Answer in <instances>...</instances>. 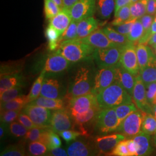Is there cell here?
Masks as SVG:
<instances>
[{"label": "cell", "mask_w": 156, "mask_h": 156, "mask_svg": "<svg viewBox=\"0 0 156 156\" xmlns=\"http://www.w3.org/2000/svg\"><path fill=\"white\" fill-rule=\"evenodd\" d=\"M97 104V95L91 93L69 98L68 102L67 109L73 116L87 111Z\"/></svg>", "instance_id": "cell-8"}, {"label": "cell", "mask_w": 156, "mask_h": 156, "mask_svg": "<svg viewBox=\"0 0 156 156\" xmlns=\"http://www.w3.org/2000/svg\"><path fill=\"white\" fill-rule=\"evenodd\" d=\"M144 28L140 19H136L132 26L130 33L127 35L129 41L134 43L138 42L144 35Z\"/></svg>", "instance_id": "cell-35"}, {"label": "cell", "mask_w": 156, "mask_h": 156, "mask_svg": "<svg viewBox=\"0 0 156 156\" xmlns=\"http://www.w3.org/2000/svg\"><path fill=\"white\" fill-rule=\"evenodd\" d=\"M117 66V65H116ZM116 66L100 68L95 74L92 93L98 94L115 82Z\"/></svg>", "instance_id": "cell-11"}, {"label": "cell", "mask_w": 156, "mask_h": 156, "mask_svg": "<svg viewBox=\"0 0 156 156\" xmlns=\"http://www.w3.org/2000/svg\"><path fill=\"white\" fill-rule=\"evenodd\" d=\"M78 39L83 42L84 43L93 46L95 49H104L116 46H120L112 42L108 38L106 34L103 32L102 29H97L86 37Z\"/></svg>", "instance_id": "cell-17"}, {"label": "cell", "mask_w": 156, "mask_h": 156, "mask_svg": "<svg viewBox=\"0 0 156 156\" xmlns=\"http://www.w3.org/2000/svg\"><path fill=\"white\" fill-rule=\"evenodd\" d=\"M24 86V78L19 73L1 75L0 94L6 90Z\"/></svg>", "instance_id": "cell-20"}, {"label": "cell", "mask_w": 156, "mask_h": 156, "mask_svg": "<svg viewBox=\"0 0 156 156\" xmlns=\"http://www.w3.org/2000/svg\"><path fill=\"white\" fill-rule=\"evenodd\" d=\"M45 74L46 72L44 70H43L39 76L34 82L29 94L27 95L28 103L35 100L38 97L39 95H40L43 82L45 78Z\"/></svg>", "instance_id": "cell-32"}, {"label": "cell", "mask_w": 156, "mask_h": 156, "mask_svg": "<svg viewBox=\"0 0 156 156\" xmlns=\"http://www.w3.org/2000/svg\"><path fill=\"white\" fill-rule=\"evenodd\" d=\"M153 114L156 119V105L153 106Z\"/></svg>", "instance_id": "cell-61"}, {"label": "cell", "mask_w": 156, "mask_h": 156, "mask_svg": "<svg viewBox=\"0 0 156 156\" xmlns=\"http://www.w3.org/2000/svg\"><path fill=\"white\" fill-rule=\"evenodd\" d=\"M28 104L42 106L50 110H57L65 108L66 102L62 99H54L39 96L37 99Z\"/></svg>", "instance_id": "cell-25"}, {"label": "cell", "mask_w": 156, "mask_h": 156, "mask_svg": "<svg viewBox=\"0 0 156 156\" xmlns=\"http://www.w3.org/2000/svg\"><path fill=\"white\" fill-rule=\"evenodd\" d=\"M23 87H16L10 89L6 90L0 94L1 104L13 100L18 97L22 95Z\"/></svg>", "instance_id": "cell-41"}, {"label": "cell", "mask_w": 156, "mask_h": 156, "mask_svg": "<svg viewBox=\"0 0 156 156\" xmlns=\"http://www.w3.org/2000/svg\"><path fill=\"white\" fill-rule=\"evenodd\" d=\"M69 9L62 8L60 12L50 20L49 24L62 35L72 22Z\"/></svg>", "instance_id": "cell-21"}, {"label": "cell", "mask_w": 156, "mask_h": 156, "mask_svg": "<svg viewBox=\"0 0 156 156\" xmlns=\"http://www.w3.org/2000/svg\"><path fill=\"white\" fill-rule=\"evenodd\" d=\"M123 46H116L104 49H95L92 55L100 68L114 67L120 62Z\"/></svg>", "instance_id": "cell-4"}, {"label": "cell", "mask_w": 156, "mask_h": 156, "mask_svg": "<svg viewBox=\"0 0 156 156\" xmlns=\"http://www.w3.org/2000/svg\"><path fill=\"white\" fill-rule=\"evenodd\" d=\"M135 20H136L129 19V20H128V21L122 24L118 25L116 26H113V28H114L116 31H117V32H119V33L127 36L129 33H130L132 26Z\"/></svg>", "instance_id": "cell-47"}, {"label": "cell", "mask_w": 156, "mask_h": 156, "mask_svg": "<svg viewBox=\"0 0 156 156\" xmlns=\"http://www.w3.org/2000/svg\"><path fill=\"white\" fill-rule=\"evenodd\" d=\"M120 63L128 72L137 76L140 73V67L137 59L136 46L129 42L124 45L121 53Z\"/></svg>", "instance_id": "cell-9"}, {"label": "cell", "mask_w": 156, "mask_h": 156, "mask_svg": "<svg viewBox=\"0 0 156 156\" xmlns=\"http://www.w3.org/2000/svg\"><path fill=\"white\" fill-rule=\"evenodd\" d=\"M136 51L140 70L148 64L154 53L148 46L142 44H138L136 46Z\"/></svg>", "instance_id": "cell-27"}, {"label": "cell", "mask_w": 156, "mask_h": 156, "mask_svg": "<svg viewBox=\"0 0 156 156\" xmlns=\"http://www.w3.org/2000/svg\"><path fill=\"white\" fill-rule=\"evenodd\" d=\"M153 22L156 23V15H155L154 16V20H153Z\"/></svg>", "instance_id": "cell-63"}, {"label": "cell", "mask_w": 156, "mask_h": 156, "mask_svg": "<svg viewBox=\"0 0 156 156\" xmlns=\"http://www.w3.org/2000/svg\"><path fill=\"white\" fill-rule=\"evenodd\" d=\"M131 17L130 5L123 6L115 15V19L112 22V26H116L128 21Z\"/></svg>", "instance_id": "cell-36"}, {"label": "cell", "mask_w": 156, "mask_h": 156, "mask_svg": "<svg viewBox=\"0 0 156 156\" xmlns=\"http://www.w3.org/2000/svg\"><path fill=\"white\" fill-rule=\"evenodd\" d=\"M62 144V140H60V137L58 136V135L55 132L51 131L50 136H49V145H48L49 149L54 148V147H60Z\"/></svg>", "instance_id": "cell-50"}, {"label": "cell", "mask_w": 156, "mask_h": 156, "mask_svg": "<svg viewBox=\"0 0 156 156\" xmlns=\"http://www.w3.org/2000/svg\"><path fill=\"white\" fill-rule=\"evenodd\" d=\"M138 0H132V3H134V2H136V1H138Z\"/></svg>", "instance_id": "cell-64"}, {"label": "cell", "mask_w": 156, "mask_h": 156, "mask_svg": "<svg viewBox=\"0 0 156 156\" xmlns=\"http://www.w3.org/2000/svg\"><path fill=\"white\" fill-rule=\"evenodd\" d=\"M152 143L153 144V145H154V146L156 147V134H154L153 136Z\"/></svg>", "instance_id": "cell-60"}, {"label": "cell", "mask_w": 156, "mask_h": 156, "mask_svg": "<svg viewBox=\"0 0 156 156\" xmlns=\"http://www.w3.org/2000/svg\"><path fill=\"white\" fill-rule=\"evenodd\" d=\"M145 112L137 110L125 118L116 132L124 135L126 138H133L142 131V125Z\"/></svg>", "instance_id": "cell-6"}, {"label": "cell", "mask_w": 156, "mask_h": 156, "mask_svg": "<svg viewBox=\"0 0 156 156\" xmlns=\"http://www.w3.org/2000/svg\"><path fill=\"white\" fill-rule=\"evenodd\" d=\"M22 110H11L1 112V123L10 124L17 119Z\"/></svg>", "instance_id": "cell-44"}, {"label": "cell", "mask_w": 156, "mask_h": 156, "mask_svg": "<svg viewBox=\"0 0 156 156\" xmlns=\"http://www.w3.org/2000/svg\"><path fill=\"white\" fill-rule=\"evenodd\" d=\"M63 8L70 9L79 0H62Z\"/></svg>", "instance_id": "cell-57"}, {"label": "cell", "mask_w": 156, "mask_h": 156, "mask_svg": "<svg viewBox=\"0 0 156 156\" xmlns=\"http://www.w3.org/2000/svg\"><path fill=\"white\" fill-rule=\"evenodd\" d=\"M102 30L103 32L106 34L108 38L116 45L124 46L129 42L127 36L119 33L113 28L111 27H105Z\"/></svg>", "instance_id": "cell-29"}, {"label": "cell", "mask_w": 156, "mask_h": 156, "mask_svg": "<svg viewBox=\"0 0 156 156\" xmlns=\"http://www.w3.org/2000/svg\"><path fill=\"white\" fill-rule=\"evenodd\" d=\"M50 109L42 106L27 104L22 111L27 115L35 126L38 127H49L52 113Z\"/></svg>", "instance_id": "cell-7"}, {"label": "cell", "mask_w": 156, "mask_h": 156, "mask_svg": "<svg viewBox=\"0 0 156 156\" xmlns=\"http://www.w3.org/2000/svg\"><path fill=\"white\" fill-rule=\"evenodd\" d=\"M127 145L129 152V156H137L136 146L134 140L133 138H129L128 140H127Z\"/></svg>", "instance_id": "cell-53"}, {"label": "cell", "mask_w": 156, "mask_h": 156, "mask_svg": "<svg viewBox=\"0 0 156 156\" xmlns=\"http://www.w3.org/2000/svg\"><path fill=\"white\" fill-rule=\"evenodd\" d=\"M48 128L49 127L42 128L36 127L28 129L26 135L23 137V140L28 142L33 141H40Z\"/></svg>", "instance_id": "cell-40"}, {"label": "cell", "mask_w": 156, "mask_h": 156, "mask_svg": "<svg viewBox=\"0 0 156 156\" xmlns=\"http://www.w3.org/2000/svg\"><path fill=\"white\" fill-rule=\"evenodd\" d=\"M9 132V126L7 124L1 123L0 127V138L1 139L3 138L7 133Z\"/></svg>", "instance_id": "cell-56"}, {"label": "cell", "mask_w": 156, "mask_h": 156, "mask_svg": "<svg viewBox=\"0 0 156 156\" xmlns=\"http://www.w3.org/2000/svg\"><path fill=\"white\" fill-rule=\"evenodd\" d=\"M95 73L91 68L80 67L70 84L66 97L71 98L93 93Z\"/></svg>", "instance_id": "cell-3"}, {"label": "cell", "mask_w": 156, "mask_h": 156, "mask_svg": "<svg viewBox=\"0 0 156 156\" xmlns=\"http://www.w3.org/2000/svg\"><path fill=\"white\" fill-rule=\"evenodd\" d=\"M147 44L150 46H152L156 45V33L151 36V37L147 42Z\"/></svg>", "instance_id": "cell-58"}, {"label": "cell", "mask_w": 156, "mask_h": 156, "mask_svg": "<svg viewBox=\"0 0 156 156\" xmlns=\"http://www.w3.org/2000/svg\"><path fill=\"white\" fill-rule=\"evenodd\" d=\"M140 75L145 86L156 82V56L154 55L146 67L140 70Z\"/></svg>", "instance_id": "cell-24"}, {"label": "cell", "mask_w": 156, "mask_h": 156, "mask_svg": "<svg viewBox=\"0 0 156 156\" xmlns=\"http://www.w3.org/2000/svg\"><path fill=\"white\" fill-rule=\"evenodd\" d=\"M109 154L112 156H129L127 145V140L120 141Z\"/></svg>", "instance_id": "cell-45"}, {"label": "cell", "mask_w": 156, "mask_h": 156, "mask_svg": "<svg viewBox=\"0 0 156 156\" xmlns=\"http://www.w3.org/2000/svg\"><path fill=\"white\" fill-rule=\"evenodd\" d=\"M126 136L121 133L97 136L94 139V145L98 154H110L116 145Z\"/></svg>", "instance_id": "cell-14"}, {"label": "cell", "mask_w": 156, "mask_h": 156, "mask_svg": "<svg viewBox=\"0 0 156 156\" xmlns=\"http://www.w3.org/2000/svg\"><path fill=\"white\" fill-rule=\"evenodd\" d=\"M58 134L67 143L71 142L73 140H76L78 136L81 135L80 132L74 129H73L72 130L68 129L66 131H63L59 133Z\"/></svg>", "instance_id": "cell-46"}, {"label": "cell", "mask_w": 156, "mask_h": 156, "mask_svg": "<svg viewBox=\"0 0 156 156\" xmlns=\"http://www.w3.org/2000/svg\"><path fill=\"white\" fill-rule=\"evenodd\" d=\"M120 124L115 108L103 109L97 117L94 129L99 134H108L116 131Z\"/></svg>", "instance_id": "cell-5"}, {"label": "cell", "mask_w": 156, "mask_h": 156, "mask_svg": "<svg viewBox=\"0 0 156 156\" xmlns=\"http://www.w3.org/2000/svg\"><path fill=\"white\" fill-rule=\"evenodd\" d=\"M69 11L72 20L77 22L93 16L96 12V0H79Z\"/></svg>", "instance_id": "cell-13"}, {"label": "cell", "mask_w": 156, "mask_h": 156, "mask_svg": "<svg viewBox=\"0 0 156 156\" xmlns=\"http://www.w3.org/2000/svg\"><path fill=\"white\" fill-rule=\"evenodd\" d=\"M146 13L152 16L156 15V0H148Z\"/></svg>", "instance_id": "cell-54"}, {"label": "cell", "mask_w": 156, "mask_h": 156, "mask_svg": "<svg viewBox=\"0 0 156 156\" xmlns=\"http://www.w3.org/2000/svg\"><path fill=\"white\" fill-rule=\"evenodd\" d=\"M70 64L64 56L55 51L47 57L44 70L46 73H62L69 67Z\"/></svg>", "instance_id": "cell-16"}, {"label": "cell", "mask_w": 156, "mask_h": 156, "mask_svg": "<svg viewBox=\"0 0 156 156\" xmlns=\"http://www.w3.org/2000/svg\"><path fill=\"white\" fill-rule=\"evenodd\" d=\"M45 36L48 41V49L50 51H54L57 49L59 46V40L61 35L51 25L49 24L45 31Z\"/></svg>", "instance_id": "cell-31"}, {"label": "cell", "mask_w": 156, "mask_h": 156, "mask_svg": "<svg viewBox=\"0 0 156 156\" xmlns=\"http://www.w3.org/2000/svg\"><path fill=\"white\" fill-rule=\"evenodd\" d=\"M146 89L145 84L139 73L135 77V83L132 95L133 100L140 110L147 113L153 114V106L147 100Z\"/></svg>", "instance_id": "cell-12"}, {"label": "cell", "mask_w": 156, "mask_h": 156, "mask_svg": "<svg viewBox=\"0 0 156 156\" xmlns=\"http://www.w3.org/2000/svg\"><path fill=\"white\" fill-rule=\"evenodd\" d=\"M29 155L31 156H46L49 151L48 146L40 141H33L29 143L28 146Z\"/></svg>", "instance_id": "cell-33"}, {"label": "cell", "mask_w": 156, "mask_h": 156, "mask_svg": "<svg viewBox=\"0 0 156 156\" xmlns=\"http://www.w3.org/2000/svg\"><path fill=\"white\" fill-rule=\"evenodd\" d=\"M67 153L70 156H94L98 153L94 145L83 140L72 142L67 147Z\"/></svg>", "instance_id": "cell-18"}, {"label": "cell", "mask_w": 156, "mask_h": 156, "mask_svg": "<svg viewBox=\"0 0 156 156\" xmlns=\"http://www.w3.org/2000/svg\"><path fill=\"white\" fill-rule=\"evenodd\" d=\"M132 3V0H115V15L123 6L130 5Z\"/></svg>", "instance_id": "cell-55"}, {"label": "cell", "mask_w": 156, "mask_h": 156, "mask_svg": "<svg viewBox=\"0 0 156 156\" xmlns=\"http://www.w3.org/2000/svg\"><path fill=\"white\" fill-rule=\"evenodd\" d=\"M78 37V22L72 20V22L60 36L59 44L64 41L77 39ZM60 45V44H59Z\"/></svg>", "instance_id": "cell-38"}, {"label": "cell", "mask_w": 156, "mask_h": 156, "mask_svg": "<svg viewBox=\"0 0 156 156\" xmlns=\"http://www.w3.org/2000/svg\"><path fill=\"white\" fill-rule=\"evenodd\" d=\"M140 20L142 23V26L144 28V31H145L144 33H145L151 28L154 20V16L146 13L144 16L140 18Z\"/></svg>", "instance_id": "cell-51"}, {"label": "cell", "mask_w": 156, "mask_h": 156, "mask_svg": "<svg viewBox=\"0 0 156 156\" xmlns=\"http://www.w3.org/2000/svg\"><path fill=\"white\" fill-rule=\"evenodd\" d=\"M94 50L93 46L76 39L60 43L56 51L71 62L75 63L89 58Z\"/></svg>", "instance_id": "cell-2"}, {"label": "cell", "mask_w": 156, "mask_h": 156, "mask_svg": "<svg viewBox=\"0 0 156 156\" xmlns=\"http://www.w3.org/2000/svg\"><path fill=\"white\" fill-rule=\"evenodd\" d=\"M27 155L24 145L22 144L9 145L1 153V156H25Z\"/></svg>", "instance_id": "cell-39"}, {"label": "cell", "mask_w": 156, "mask_h": 156, "mask_svg": "<svg viewBox=\"0 0 156 156\" xmlns=\"http://www.w3.org/2000/svg\"><path fill=\"white\" fill-rule=\"evenodd\" d=\"M97 100L102 109L133 103L132 96L116 82L97 95Z\"/></svg>", "instance_id": "cell-1"}, {"label": "cell", "mask_w": 156, "mask_h": 156, "mask_svg": "<svg viewBox=\"0 0 156 156\" xmlns=\"http://www.w3.org/2000/svg\"><path fill=\"white\" fill-rule=\"evenodd\" d=\"M27 96L22 95L9 102L1 104V112L11 110H22L28 104Z\"/></svg>", "instance_id": "cell-28"}, {"label": "cell", "mask_w": 156, "mask_h": 156, "mask_svg": "<svg viewBox=\"0 0 156 156\" xmlns=\"http://www.w3.org/2000/svg\"><path fill=\"white\" fill-rule=\"evenodd\" d=\"M153 49H154V51H155V54H156V45H154V46H153Z\"/></svg>", "instance_id": "cell-62"}, {"label": "cell", "mask_w": 156, "mask_h": 156, "mask_svg": "<svg viewBox=\"0 0 156 156\" xmlns=\"http://www.w3.org/2000/svg\"><path fill=\"white\" fill-rule=\"evenodd\" d=\"M146 88V97L152 106L156 105V82L149 84Z\"/></svg>", "instance_id": "cell-48"}, {"label": "cell", "mask_w": 156, "mask_h": 156, "mask_svg": "<svg viewBox=\"0 0 156 156\" xmlns=\"http://www.w3.org/2000/svg\"><path fill=\"white\" fill-rule=\"evenodd\" d=\"M147 1L148 0H138L130 4V19L136 20L146 14Z\"/></svg>", "instance_id": "cell-30"}, {"label": "cell", "mask_w": 156, "mask_h": 156, "mask_svg": "<svg viewBox=\"0 0 156 156\" xmlns=\"http://www.w3.org/2000/svg\"><path fill=\"white\" fill-rule=\"evenodd\" d=\"M74 121L73 117L66 108L54 110L51 115L50 129L56 133L73 129Z\"/></svg>", "instance_id": "cell-10"}, {"label": "cell", "mask_w": 156, "mask_h": 156, "mask_svg": "<svg viewBox=\"0 0 156 156\" xmlns=\"http://www.w3.org/2000/svg\"><path fill=\"white\" fill-rule=\"evenodd\" d=\"M61 8L51 0H44V11L47 19L50 20L61 11Z\"/></svg>", "instance_id": "cell-43"}, {"label": "cell", "mask_w": 156, "mask_h": 156, "mask_svg": "<svg viewBox=\"0 0 156 156\" xmlns=\"http://www.w3.org/2000/svg\"><path fill=\"white\" fill-rule=\"evenodd\" d=\"M136 107L137 106H135L134 103H131L115 108L120 123H122L123 120L127 117L128 115L136 111L138 109V108H136Z\"/></svg>", "instance_id": "cell-37"}, {"label": "cell", "mask_w": 156, "mask_h": 156, "mask_svg": "<svg viewBox=\"0 0 156 156\" xmlns=\"http://www.w3.org/2000/svg\"><path fill=\"white\" fill-rule=\"evenodd\" d=\"M28 129L19 122H13L9 125V133L16 138L24 137L28 132Z\"/></svg>", "instance_id": "cell-42"}, {"label": "cell", "mask_w": 156, "mask_h": 156, "mask_svg": "<svg viewBox=\"0 0 156 156\" xmlns=\"http://www.w3.org/2000/svg\"><path fill=\"white\" fill-rule=\"evenodd\" d=\"M142 131L151 135L156 134V119L153 114L145 113L142 125Z\"/></svg>", "instance_id": "cell-34"}, {"label": "cell", "mask_w": 156, "mask_h": 156, "mask_svg": "<svg viewBox=\"0 0 156 156\" xmlns=\"http://www.w3.org/2000/svg\"><path fill=\"white\" fill-rule=\"evenodd\" d=\"M115 67V82L120 84L132 96L136 76L126 70L120 62Z\"/></svg>", "instance_id": "cell-19"}, {"label": "cell", "mask_w": 156, "mask_h": 156, "mask_svg": "<svg viewBox=\"0 0 156 156\" xmlns=\"http://www.w3.org/2000/svg\"><path fill=\"white\" fill-rule=\"evenodd\" d=\"M98 26L99 23L93 16L84 19L78 22L77 39H82L86 37L97 30Z\"/></svg>", "instance_id": "cell-23"}, {"label": "cell", "mask_w": 156, "mask_h": 156, "mask_svg": "<svg viewBox=\"0 0 156 156\" xmlns=\"http://www.w3.org/2000/svg\"><path fill=\"white\" fill-rule=\"evenodd\" d=\"M17 120L19 123H21L28 129H30L31 128L37 127L35 126V124L33 122V121L31 120L30 117H29L28 115H26V113H23L22 111L20 112Z\"/></svg>", "instance_id": "cell-49"}, {"label": "cell", "mask_w": 156, "mask_h": 156, "mask_svg": "<svg viewBox=\"0 0 156 156\" xmlns=\"http://www.w3.org/2000/svg\"><path fill=\"white\" fill-rule=\"evenodd\" d=\"M65 95V89L57 79L45 78L40 96L54 99H62Z\"/></svg>", "instance_id": "cell-15"}, {"label": "cell", "mask_w": 156, "mask_h": 156, "mask_svg": "<svg viewBox=\"0 0 156 156\" xmlns=\"http://www.w3.org/2000/svg\"><path fill=\"white\" fill-rule=\"evenodd\" d=\"M46 156H68V154L64 149L60 148V147H58L49 149Z\"/></svg>", "instance_id": "cell-52"}, {"label": "cell", "mask_w": 156, "mask_h": 156, "mask_svg": "<svg viewBox=\"0 0 156 156\" xmlns=\"http://www.w3.org/2000/svg\"><path fill=\"white\" fill-rule=\"evenodd\" d=\"M115 9V0H96V12L101 19H108Z\"/></svg>", "instance_id": "cell-26"}, {"label": "cell", "mask_w": 156, "mask_h": 156, "mask_svg": "<svg viewBox=\"0 0 156 156\" xmlns=\"http://www.w3.org/2000/svg\"><path fill=\"white\" fill-rule=\"evenodd\" d=\"M133 139L136 146L137 156H149L152 153L153 148L151 145V135L141 131Z\"/></svg>", "instance_id": "cell-22"}, {"label": "cell", "mask_w": 156, "mask_h": 156, "mask_svg": "<svg viewBox=\"0 0 156 156\" xmlns=\"http://www.w3.org/2000/svg\"><path fill=\"white\" fill-rule=\"evenodd\" d=\"M54 2H55L56 4L58 6H59L61 8H63V4H62V0H51Z\"/></svg>", "instance_id": "cell-59"}]
</instances>
